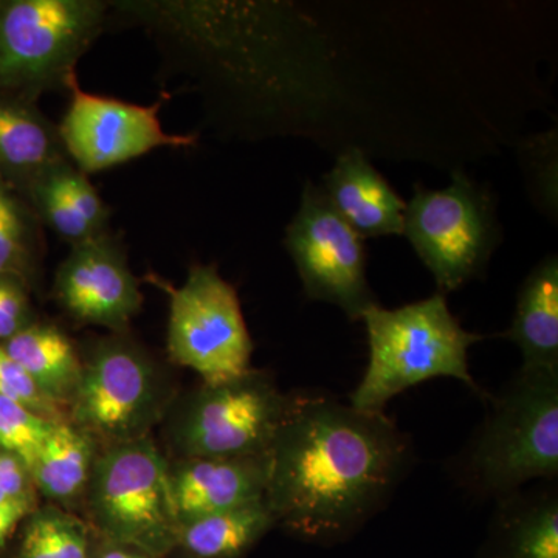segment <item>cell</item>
Returning a JSON list of instances; mask_svg holds the SVG:
<instances>
[{
  "mask_svg": "<svg viewBox=\"0 0 558 558\" xmlns=\"http://www.w3.org/2000/svg\"><path fill=\"white\" fill-rule=\"evenodd\" d=\"M527 369H558V259L549 255L524 279L506 336Z\"/></svg>",
  "mask_w": 558,
  "mask_h": 558,
  "instance_id": "18",
  "label": "cell"
},
{
  "mask_svg": "<svg viewBox=\"0 0 558 558\" xmlns=\"http://www.w3.org/2000/svg\"><path fill=\"white\" fill-rule=\"evenodd\" d=\"M403 234L442 295L478 278L501 240L490 194L461 171L446 190L414 189Z\"/></svg>",
  "mask_w": 558,
  "mask_h": 558,
  "instance_id": "6",
  "label": "cell"
},
{
  "mask_svg": "<svg viewBox=\"0 0 558 558\" xmlns=\"http://www.w3.org/2000/svg\"><path fill=\"white\" fill-rule=\"evenodd\" d=\"M451 462L459 486L475 498L509 497L531 481L558 478V369L517 371Z\"/></svg>",
  "mask_w": 558,
  "mask_h": 558,
  "instance_id": "2",
  "label": "cell"
},
{
  "mask_svg": "<svg viewBox=\"0 0 558 558\" xmlns=\"http://www.w3.org/2000/svg\"><path fill=\"white\" fill-rule=\"evenodd\" d=\"M53 422L33 413L14 400L0 396V449L14 454L31 472Z\"/></svg>",
  "mask_w": 558,
  "mask_h": 558,
  "instance_id": "24",
  "label": "cell"
},
{
  "mask_svg": "<svg viewBox=\"0 0 558 558\" xmlns=\"http://www.w3.org/2000/svg\"><path fill=\"white\" fill-rule=\"evenodd\" d=\"M94 464L90 436L75 425L57 421L33 462L31 476L46 497L69 501L86 490Z\"/></svg>",
  "mask_w": 558,
  "mask_h": 558,
  "instance_id": "21",
  "label": "cell"
},
{
  "mask_svg": "<svg viewBox=\"0 0 558 558\" xmlns=\"http://www.w3.org/2000/svg\"><path fill=\"white\" fill-rule=\"evenodd\" d=\"M40 229L31 205L0 175V278H16L32 288L44 258Z\"/></svg>",
  "mask_w": 558,
  "mask_h": 558,
  "instance_id": "22",
  "label": "cell"
},
{
  "mask_svg": "<svg viewBox=\"0 0 558 558\" xmlns=\"http://www.w3.org/2000/svg\"><path fill=\"white\" fill-rule=\"evenodd\" d=\"M40 226L57 233L70 247L97 240L110 230V208L92 185L89 175L70 160L44 172L25 191Z\"/></svg>",
  "mask_w": 558,
  "mask_h": 558,
  "instance_id": "15",
  "label": "cell"
},
{
  "mask_svg": "<svg viewBox=\"0 0 558 558\" xmlns=\"http://www.w3.org/2000/svg\"><path fill=\"white\" fill-rule=\"evenodd\" d=\"M323 191L360 238L403 234L405 202L359 148H348L337 157Z\"/></svg>",
  "mask_w": 558,
  "mask_h": 558,
  "instance_id": "14",
  "label": "cell"
},
{
  "mask_svg": "<svg viewBox=\"0 0 558 558\" xmlns=\"http://www.w3.org/2000/svg\"><path fill=\"white\" fill-rule=\"evenodd\" d=\"M170 295L168 351L196 371L207 387L241 379L252 371L253 341L236 289L216 266L196 264L180 288L161 282Z\"/></svg>",
  "mask_w": 558,
  "mask_h": 558,
  "instance_id": "7",
  "label": "cell"
},
{
  "mask_svg": "<svg viewBox=\"0 0 558 558\" xmlns=\"http://www.w3.org/2000/svg\"><path fill=\"white\" fill-rule=\"evenodd\" d=\"M2 347L54 405L72 399L83 365L72 340L61 329L33 322Z\"/></svg>",
  "mask_w": 558,
  "mask_h": 558,
  "instance_id": "19",
  "label": "cell"
},
{
  "mask_svg": "<svg viewBox=\"0 0 558 558\" xmlns=\"http://www.w3.org/2000/svg\"><path fill=\"white\" fill-rule=\"evenodd\" d=\"M284 245L311 300L333 304L351 322H359L371 306L379 304L366 277L363 238L312 182L304 186Z\"/></svg>",
  "mask_w": 558,
  "mask_h": 558,
  "instance_id": "8",
  "label": "cell"
},
{
  "mask_svg": "<svg viewBox=\"0 0 558 558\" xmlns=\"http://www.w3.org/2000/svg\"><path fill=\"white\" fill-rule=\"evenodd\" d=\"M97 558H153L140 550L126 548V546L113 545L110 543L108 548L102 549Z\"/></svg>",
  "mask_w": 558,
  "mask_h": 558,
  "instance_id": "29",
  "label": "cell"
},
{
  "mask_svg": "<svg viewBox=\"0 0 558 558\" xmlns=\"http://www.w3.org/2000/svg\"><path fill=\"white\" fill-rule=\"evenodd\" d=\"M295 400L255 369L229 384L205 385L183 418L180 446L186 458L264 457Z\"/></svg>",
  "mask_w": 558,
  "mask_h": 558,
  "instance_id": "9",
  "label": "cell"
},
{
  "mask_svg": "<svg viewBox=\"0 0 558 558\" xmlns=\"http://www.w3.org/2000/svg\"><path fill=\"white\" fill-rule=\"evenodd\" d=\"M28 289L16 278H0V344L32 325Z\"/></svg>",
  "mask_w": 558,
  "mask_h": 558,
  "instance_id": "26",
  "label": "cell"
},
{
  "mask_svg": "<svg viewBox=\"0 0 558 558\" xmlns=\"http://www.w3.org/2000/svg\"><path fill=\"white\" fill-rule=\"evenodd\" d=\"M109 20L101 0H0V94L68 92Z\"/></svg>",
  "mask_w": 558,
  "mask_h": 558,
  "instance_id": "4",
  "label": "cell"
},
{
  "mask_svg": "<svg viewBox=\"0 0 558 558\" xmlns=\"http://www.w3.org/2000/svg\"><path fill=\"white\" fill-rule=\"evenodd\" d=\"M154 379L149 360L130 340L100 341L70 399L75 427L119 442L140 438L156 402Z\"/></svg>",
  "mask_w": 558,
  "mask_h": 558,
  "instance_id": "11",
  "label": "cell"
},
{
  "mask_svg": "<svg viewBox=\"0 0 558 558\" xmlns=\"http://www.w3.org/2000/svg\"><path fill=\"white\" fill-rule=\"evenodd\" d=\"M32 509V501H10L0 505V545Z\"/></svg>",
  "mask_w": 558,
  "mask_h": 558,
  "instance_id": "28",
  "label": "cell"
},
{
  "mask_svg": "<svg viewBox=\"0 0 558 558\" xmlns=\"http://www.w3.org/2000/svg\"><path fill=\"white\" fill-rule=\"evenodd\" d=\"M69 108L58 124L69 160L86 175L108 171L150 150L189 148L196 135L168 134L161 126V100L142 106L89 94L78 78L70 83Z\"/></svg>",
  "mask_w": 558,
  "mask_h": 558,
  "instance_id": "10",
  "label": "cell"
},
{
  "mask_svg": "<svg viewBox=\"0 0 558 558\" xmlns=\"http://www.w3.org/2000/svg\"><path fill=\"white\" fill-rule=\"evenodd\" d=\"M413 458L409 436L387 414L296 395L267 451L266 502L292 534L337 542L391 501Z\"/></svg>",
  "mask_w": 558,
  "mask_h": 558,
  "instance_id": "1",
  "label": "cell"
},
{
  "mask_svg": "<svg viewBox=\"0 0 558 558\" xmlns=\"http://www.w3.org/2000/svg\"><path fill=\"white\" fill-rule=\"evenodd\" d=\"M28 475L31 472L20 458L0 451V492L10 501H32Z\"/></svg>",
  "mask_w": 558,
  "mask_h": 558,
  "instance_id": "27",
  "label": "cell"
},
{
  "mask_svg": "<svg viewBox=\"0 0 558 558\" xmlns=\"http://www.w3.org/2000/svg\"><path fill=\"white\" fill-rule=\"evenodd\" d=\"M362 322L369 360L357 388L349 396L352 409L385 413L389 400L438 377L462 381L480 398H486L469 366V349L483 336L462 328L442 293L398 310L374 304Z\"/></svg>",
  "mask_w": 558,
  "mask_h": 558,
  "instance_id": "3",
  "label": "cell"
},
{
  "mask_svg": "<svg viewBox=\"0 0 558 558\" xmlns=\"http://www.w3.org/2000/svg\"><path fill=\"white\" fill-rule=\"evenodd\" d=\"M22 558H90L89 532L75 517L49 509L33 517Z\"/></svg>",
  "mask_w": 558,
  "mask_h": 558,
  "instance_id": "23",
  "label": "cell"
},
{
  "mask_svg": "<svg viewBox=\"0 0 558 558\" xmlns=\"http://www.w3.org/2000/svg\"><path fill=\"white\" fill-rule=\"evenodd\" d=\"M92 517L113 545L159 558L178 545L170 469L148 439H131L95 459Z\"/></svg>",
  "mask_w": 558,
  "mask_h": 558,
  "instance_id": "5",
  "label": "cell"
},
{
  "mask_svg": "<svg viewBox=\"0 0 558 558\" xmlns=\"http://www.w3.org/2000/svg\"><path fill=\"white\" fill-rule=\"evenodd\" d=\"M486 558H558V494L549 483L495 501Z\"/></svg>",
  "mask_w": 558,
  "mask_h": 558,
  "instance_id": "17",
  "label": "cell"
},
{
  "mask_svg": "<svg viewBox=\"0 0 558 558\" xmlns=\"http://www.w3.org/2000/svg\"><path fill=\"white\" fill-rule=\"evenodd\" d=\"M0 396L14 400L39 414L47 421H54L58 405L43 395L27 373L10 357L9 352L0 344Z\"/></svg>",
  "mask_w": 558,
  "mask_h": 558,
  "instance_id": "25",
  "label": "cell"
},
{
  "mask_svg": "<svg viewBox=\"0 0 558 558\" xmlns=\"http://www.w3.org/2000/svg\"><path fill=\"white\" fill-rule=\"evenodd\" d=\"M62 160H69L58 124L38 101L0 94V175L24 196L33 182Z\"/></svg>",
  "mask_w": 558,
  "mask_h": 558,
  "instance_id": "16",
  "label": "cell"
},
{
  "mask_svg": "<svg viewBox=\"0 0 558 558\" xmlns=\"http://www.w3.org/2000/svg\"><path fill=\"white\" fill-rule=\"evenodd\" d=\"M277 524L266 499L180 524L178 545L186 558H244Z\"/></svg>",
  "mask_w": 558,
  "mask_h": 558,
  "instance_id": "20",
  "label": "cell"
},
{
  "mask_svg": "<svg viewBox=\"0 0 558 558\" xmlns=\"http://www.w3.org/2000/svg\"><path fill=\"white\" fill-rule=\"evenodd\" d=\"M269 461L250 458H185L170 469L179 524L266 499Z\"/></svg>",
  "mask_w": 558,
  "mask_h": 558,
  "instance_id": "13",
  "label": "cell"
},
{
  "mask_svg": "<svg viewBox=\"0 0 558 558\" xmlns=\"http://www.w3.org/2000/svg\"><path fill=\"white\" fill-rule=\"evenodd\" d=\"M53 293L76 323L117 332L128 328L143 304L126 250L112 231L70 247L68 258L58 267Z\"/></svg>",
  "mask_w": 558,
  "mask_h": 558,
  "instance_id": "12",
  "label": "cell"
}]
</instances>
